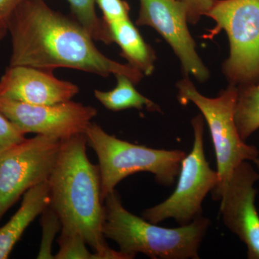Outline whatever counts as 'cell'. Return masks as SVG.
<instances>
[{
  "label": "cell",
  "mask_w": 259,
  "mask_h": 259,
  "mask_svg": "<svg viewBox=\"0 0 259 259\" xmlns=\"http://www.w3.org/2000/svg\"><path fill=\"white\" fill-rule=\"evenodd\" d=\"M42 240L37 258H54L52 254L53 242L59 230L61 223L55 210L49 204L41 213Z\"/></svg>",
  "instance_id": "obj_19"
},
{
  "label": "cell",
  "mask_w": 259,
  "mask_h": 259,
  "mask_svg": "<svg viewBox=\"0 0 259 259\" xmlns=\"http://www.w3.org/2000/svg\"><path fill=\"white\" fill-rule=\"evenodd\" d=\"M104 207L102 233L128 259L138 253L154 259L199 258V247L211 224L202 215L176 228L157 226L128 212L116 190L104 199Z\"/></svg>",
  "instance_id": "obj_3"
},
{
  "label": "cell",
  "mask_w": 259,
  "mask_h": 259,
  "mask_svg": "<svg viewBox=\"0 0 259 259\" xmlns=\"http://www.w3.org/2000/svg\"><path fill=\"white\" fill-rule=\"evenodd\" d=\"M187 5L188 22L192 25L198 23L202 16H205L212 8L214 0H180Z\"/></svg>",
  "instance_id": "obj_22"
},
{
  "label": "cell",
  "mask_w": 259,
  "mask_h": 259,
  "mask_svg": "<svg viewBox=\"0 0 259 259\" xmlns=\"http://www.w3.org/2000/svg\"><path fill=\"white\" fill-rule=\"evenodd\" d=\"M8 32V29L7 22L5 20H0V40H3L6 36Z\"/></svg>",
  "instance_id": "obj_24"
},
{
  "label": "cell",
  "mask_w": 259,
  "mask_h": 259,
  "mask_svg": "<svg viewBox=\"0 0 259 259\" xmlns=\"http://www.w3.org/2000/svg\"><path fill=\"white\" fill-rule=\"evenodd\" d=\"M23 0H0V20L6 21Z\"/></svg>",
  "instance_id": "obj_23"
},
{
  "label": "cell",
  "mask_w": 259,
  "mask_h": 259,
  "mask_svg": "<svg viewBox=\"0 0 259 259\" xmlns=\"http://www.w3.org/2000/svg\"><path fill=\"white\" fill-rule=\"evenodd\" d=\"M205 16L216 25L213 37L224 30L230 44L223 72L230 84L259 83V0H214Z\"/></svg>",
  "instance_id": "obj_6"
},
{
  "label": "cell",
  "mask_w": 259,
  "mask_h": 259,
  "mask_svg": "<svg viewBox=\"0 0 259 259\" xmlns=\"http://www.w3.org/2000/svg\"><path fill=\"white\" fill-rule=\"evenodd\" d=\"M58 243L59 250L54 258L96 259L95 252L91 253L88 249V243L79 233L61 231Z\"/></svg>",
  "instance_id": "obj_18"
},
{
  "label": "cell",
  "mask_w": 259,
  "mask_h": 259,
  "mask_svg": "<svg viewBox=\"0 0 259 259\" xmlns=\"http://www.w3.org/2000/svg\"><path fill=\"white\" fill-rule=\"evenodd\" d=\"M25 135L0 113V153L26 139Z\"/></svg>",
  "instance_id": "obj_21"
},
{
  "label": "cell",
  "mask_w": 259,
  "mask_h": 259,
  "mask_svg": "<svg viewBox=\"0 0 259 259\" xmlns=\"http://www.w3.org/2000/svg\"><path fill=\"white\" fill-rule=\"evenodd\" d=\"M6 22L13 48L10 66L69 68L102 77L124 74L135 84L144 76L104 55L76 20L54 11L44 0H23Z\"/></svg>",
  "instance_id": "obj_1"
},
{
  "label": "cell",
  "mask_w": 259,
  "mask_h": 259,
  "mask_svg": "<svg viewBox=\"0 0 259 259\" xmlns=\"http://www.w3.org/2000/svg\"><path fill=\"white\" fill-rule=\"evenodd\" d=\"M258 180V172L243 161L232 173L220 198L223 223L246 245L249 259H259V214L254 187Z\"/></svg>",
  "instance_id": "obj_11"
},
{
  "label": "cell",
  "mask_w": 259,
  "mask_h": 259,
  "mask_svg": "<svg viewBox=\"0 0 259 259\" xmlns=\"http://www.w3.org/2000/svg\"><path fill=\"white\" fill-rule=\"evenodd\" d=\"M115 76L117 83L114 90L109 92L95 91L97 100L107 110L118 112L131 108H146L149 111L161 112L157 105L136 90L135 83L127 76L117 74Z\"/></svg>",
  "instance_id": "obj_15"
},
{
  "label": "cell",
  "mask_w": 259,
  "mask_h": 259,
  "mask_svg": "<svg viewBox=\"0 0 259 259\" xmlns=\"http://www.w3.org/2000/svg\"><path fill=\"white\" fill-rule=\"evenodd\" d=\"M79 89L57 79L52 69L10 66L0 79V98L30 105H54L70 101Z\"/></svg>",
  "instance_id": "obj_12"
},
{
  "label": "cell",
  "mask_w": 259,
  "mask_h": 259,
  "mask_svg": "<svg viewBox=\"0 0 259 259\" xmlns=\"http://www.w3.org/2000/svg\"><path fill=\"white\" fill-rule=\"evenodd\" d=\"M50 199L49 181L25 192L20 208L4 226L0 228V259L10 256L24 232L49 205Z\"/></svg>",
  "instance_id": "obj_13"
},
{
  "label": "cell",
  "mask_w": 259,
  "mask_h": 259,
  "mask_svg": "<svg viewBox=\"0 0 259 259\" xmlns=\"http://www.w3.org/2000/svg\"><path fill=\"white\" fill-rule=\"evenodd\" d=\"M188 23L187 5L180 0H140L136 25L155 29L173 49L186 76L192 75L204 82L208 79L209 70L196 51Z\"/></svg>",
  "instance_id": "obj_10"
},
{
  "label": "cell",
  "mask_w": 259,
  "mask_h": 259,
  "mask_svg": "<svg viewBox=\"0 0 259 259\" xmlns=\"http://www.w3.org/2000/svg\"><path fill=\"white\" fill-rule=\"evenodd\" d=\"M61 142L53 136L37 135L0 153V222L25 192L49 181Z\"/></svg>",
  "instance_id": "obj_8"
},
{
  "label": "cell",
  "mask_w": 259,
  "mask_h": 259,
  "mask_svg": "<svg viewBox=\"0 0 259 259\" xmlns=\"http://www.w3.org/2000/svg\"><path fill=\"white\" fill-rule=\"evenodd\" d=\"M191 122L194 134L193 148L182 160L175 192L161 204L142 212L143 218L154 224L169 218L180 226L190 224L202 216L204 198L219 182L217 171L210 168L204 155L203 116H196Z\"/></svg>",
  "instance_id": "obj_7"
},
{
  "label": "cell",
  "mask_w": 259,
  "mask_h": 259,
  "mask_svg": "<svg viewBox=\"0 0 259 259\" xmlns=\"http://www.w3.org/2000/svg\"><path fill=\"white\" fill-rule=\"evenodd\" d=\"M84 135L98 158L103 200L121 181L138 172L153 174L156 182L170 187L179 176L187 155L181 150L155 149L131 144L107 134L95 122L88 126Z\"/></svg>",
  "instance_id": "obj_4"
},
{
  "label": "cell",
  "mask_w": 259,
  "mask_h": 259,
  "mask_svg": "<svg viewBox=\"0 0 259 259\" xmlns=\"http://www.w3.org/2000/svg\"><path fill=\"white\" fill-rule=\"evenodd\" d=\"M76 21L93 37V40L109 45L112 42L106 25L95 11L96 0H67Z\"/></svg>",
  "instance_id": "obj_17"
},
{
  "label": "cell",
  "mask_w": 259,
  "mask_h": 259,
  "mask_svg": "<svg viewBox=\"0 0 259 259\" xmlns=\"http://www.w3.org/2000/svg\"><path fill=\"white\" fill-rule=\"evenodd\" d=\"M253 162H254L255 165H256L257 167H258V168H259V158L257 157L256 158H255Z\"/></svg>",
  "instance_id": "obj_25"
},
{
  "label": "cell",
  "mask_w": 259,
  "mask_h": 259,
  "mask_svg": "<svg viewBox=\"0 0 259 259\" xmlns=\"http://www.w3.org/2000/svg\"><path fill=\"white\" fill-rule=\"evenodd\" d=\"M105 25L112 42L120 47V55L125 58L130 66L139 70L144 76L152 74L156 59L155 51L145 41L130 19Z\"/></svg>",
  "instance_id": "obj_14"
},
{
  "label": "cell",
  "mask_w": 259,
  "mask_h": 259,
  "mask_svg": "<svg viewBox=\"0 0 259 259\" xmlns=\"http://www.w3.org/2000/svg\"><path fill=\"white\" fill-rule=\"evenodd\" d=\"M235 122L243 141L259 128V83L237 87Z\"/></svg>",
  "instance_id": "obj_16"
},
{
  "label": "cell",
  "mask_w": 259,
  "mask_h": 259,
  "mask_svg": "<svg viewBox=\"0 0 259 259\" xmlns=\"http://www.w3.org/2000/svg\"><path fill=\"white\" fill-rule=\"evenodd\" d=\"M0 113L24 134L34 133L64 141L84 134L97 111L95 107L71 100L37 105L0 98Z\"/></svg>",
  "instance_id": "obj_9"
},
{
  "label": "cell",
  "mask_w": 259,
  "mask_h": 259,
  "mask_svg": "<svg viewBox=\"0 0 259 259\" xmlns=\"http://www.w3.org/2000/svg\"><path fill=\"white\" fill-rule=\"evenodd\" d=\"M105 25L129 18L130 6L124 0H96Z\"/></svg>",
  "instance_id": "obj_20"
},
{
  "label": "cell",
  "mask_w": 259,
  "mask_h": 259,
  "mask_svg": "<svg viewBox=\"0 0 259 259\" xmlns=\"http://www.w3.org/2000/svg\"><path fill=\"white\" fill-rule=\"evenodd\" d=\"M84 134L61 142L60 151L49 177L50 205L61 223V231L75 232L93 248L96 259H128L112 249L102 233L105 207L98 165L87 154Z\"/></svg>",
  "instance_id": "obj_2"
},
{
  "label": "cell",
  "mask_w": 259,
  "mask_h": 259,
  "mask_svg": "<svg viewBox=\"0 0 259 259\" xmlns=\"http://www.w3.org/2000/svg\"><path fill=\"white\" fill-rule=\"evenodd\" d=\"M178 100L182 105L194 104L207 121L217 161L219 182L211 192L214 200H220L221 193L232 173L243 161H253L258 157V149L245 144L237 130L235 112L238 90L229 84L217 97L209 98L197 91L188 76L177 83Z\"/></svg>",
  "instance_id": "obj_5"
}]
</instances>
